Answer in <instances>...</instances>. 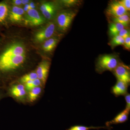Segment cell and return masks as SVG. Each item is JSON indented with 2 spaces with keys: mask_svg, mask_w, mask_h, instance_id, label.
Instances as JSON below:
<instances>
[{
  "mask_svg": "<svg viewBox=\"0 0 130 130\" xmlns=\"http://www.w3.org/2000/svg\"><path fill=\"white\" fill-rule=\"evenodd\" d=\"M106 12L108 16L111 18L121 16L128 13L118 1H114L110 3Z\"/></svg>",
  "mask_w": 130,
  "mask_h": 130,
  "instance_id": "ba28073f",
  "label": "cell"
},
{
  "mask_svg": "<svg viewBox=\"0 0 130 130\" xmlns=\"http://www.w3.org/2000/svg\"><path fill=\"white\" fill-rule=\"evenodd\" d=\"M113 72L117 80L123 81L129 85L130 68L128 66L120 62Z\"/></svg>",
  "mask_w": 130,
  "mask_h": 130,
  "instance_id": "8992f818",
  "label": "cell"
},
{
  "mask_svg": "<svg viewBox=\"0 0 130 130\" xmlns=\"http://www.w3.org/2000/svg\"><path fill=\"white\" fill-rule=\"evenodd\" d=\"M119 36L123 38L124 39L127 38L130 36V31L129 30L124 28L119 33Z\"/></svg>",
  "mask_w": 130,
  "mask_h": 130,
  "instance_id": "d4e9b609",
  "label": "cell"
},
{
  "mask_svg": "<svg viewBox=\"0 0 130 130\" xmlns=\"http://www.w3.org/2000/svg\"><path fill=\"white\" fill-rule=\"evenodd\" d=\"M42 13L46 19L50 20L53 18L56 11V7L52 2L45 3L40 7Z\"/></svg>",
  "mask_w": 130,
  "mask_h": 130,
  "instance_id": "30bf717a",
  "label": "cell"
},
{
  "mask_svg": "<svg viewBox=\"0 0 130 130\" xmlns=\"http://www.w3.org/2000/svg\"><path fill=\"white\" fill-rule=\"evenodd\" d=\"M37 76L36 73L31 72L29 74H26L21 77V81L23 83H26L29 81H33L37 78Z\"/></svg>",
  "mask_w": 130,
  "mask_h": 130,
  "instance_id": "7402d4cb",
  "label": "cell"
},
{
  "mask_svg": "<svg viewBox=\"0 0 130 130\" xmlns=\"http://www.w3.org/2000/svg\"><path fill=\"white\" fill-rule=\"evenodd\" d=\"M77 13V10L70 9L59 13L56 19V22L59 29L62 31L67 30L76 16Z\"/></svg>",
  "mask_w": 130,
  "mask_h": 130,
  "instance_id": "7a4b0ae2",
  "label": "cell"
},
{
  "mask_svg": "<svg viewBox=\"0 0 130 130\" xmlns=\"http://www.w3.org/2000/svg\"><path fill=\"white\" fill-rule=\"evenodd\" d=\"M124 43V39L119 35L112 37L109 42V44L112 48H114L118 46L123 45Z\"/></svg>",
  "mask_w": 130,
  "mask_h": 130,
  "instance_id": "ac0fdd59",
  "label": "cell"
},
{
  "mask_svg": "<svg viewBox=\"0 0 130 130\" xmlns=\"http://www.w3.org/2000/svg\"><path fill=\"white\" fill-rule=\"evenodd\" d=\"M130 111L126 109L120 113L111 121H107L106 123V126L111 127L113 124H121L125 123L128 120Z\"/></svg>",
  "mask_w": 130,
  "mask_h": 130,
  "instance_id": "7c38bea8",
  "label": "cell"
},
{
  "mask_svg": "<svg viewBox=\"0 0 130 130\" xmlns=\"http://www.w3.org/2000/svg\"><path fill=\"white\" fill-rule=\"evenodd\" d=\"M129 86L123 81L117 80L115 85L112 88L111 93L116 97L120 96H125L128 93Z\"/></svg>",
  "mask_w": 130,
  "mask_h": 130,
  "instance_id": "8fae6325",
  "label": "cell"
},
{
  "mask_svg": "<svg viewBox=\"0 0 130 130\" xmlns=\"http://www.w3.org/2000/svg\"><path fill=\"white\" fill-rule=\"evenodd\" d=\"M41 84V81L38 78L33 81H28L25 83L26 89L27 90L30 91L35 87L40 86Z\"/></svg>",
  "mask_w": 130,
  "mask_h": 130,
  "instance_id": "44dd1931",
  "label": "cell"
},
{
  "mask_svg": "<svg viewBox=\"0 0 130 130\" xmlns=\"http://www.w3.org/2000/svg\"><path fill=\"white\" fill-rule=\"evenodd\" d=\"M119 3L124 8L127 12L130 11V0H121L118 1Z\"/></svg>",
  "mask_w": 130,
  "mask_h": 130,
  "instance_id": "cb8c5ba5",
  "label": "cell"
},
{
  "mask_svg": "<svg viewBox=\"0 0 130 130\" xmlns=\"http://www.w3.org/2000/svg\"><path fill=\"white\" fill-rule=\"evenodd\" d=\"M62 2L65 6L70 7L78 5L79 1L77 0H64L62 1Z\"/></svg>",
  "mask_w": 130,
  "mask_h": 130,
  "instance_id": "603a6c76",
  "label": "cell"
},
{
  "mask_svg": "<svg viewBox=\"0 0 130 130\" xmlns=\"http://www.w3.org/2000/svg\"><path fill=\"white\" fill-rule=\"evenodd\" d=\"M125 28L124 26L118 23H111L109 26V34L111 37L118 35L119 33Z\"/></svg>",
  "mask_w": 130,
  "mask_h": 130,
  "instance_id": "9a60e30c",
  "label": "cell"
},
{
  "mask_svg": "<svg viewBox=\"0 0 130 130\" xmlns=\"http://www.w3.org/2000/svg\"><path fill=\"white\" fill-rule=\"evenodd\" d=\"M125 96L126 103V109L130 111V94L127 93Z\"/></svg>",
  "mask_w": 130,
  "mask_h": 130,
  "instance_id": "4316f807",
  "label": "cell"
},
{
  "mask_svg": "<svg viewBox=\"0 0 130 130\" xmlns=\"http://www.w3.org/2000/svg\"><path fill=\"white\" fill-rule=\"evenodd\" d=\"M13 2L15 5H20L21 4V1L20 0H14Z\"/></svg>",
  "mask_w": 130,
  "mask_h": 130,
  "instance_id": "f546056e",
  "label": "cell"
},
{
  "mask_svg": "<svg viewBox=\"0 0 130 130\" xmlns=\"http://www.w3.org/2000/svg\"><path fill=\"white\" fill-rule=\"evenodd\" d=\"M112 128L107 126H85L76 125L71 126L67 130H90V129H107L109 130L111 129Z\"/></svg>",
  "mask_w": 130,
  "mask_h": 130,
  "instance_id": "e0dca14e",
  "label": "cell"
},
{
  "mask_svg": "<svg viewBox=\"0 0 130 130\" xmlns=\"http://www.w3.org/2000/svg\"><path fill=\"white\" fill-rule=\"evenodd\" d=\"M112 22L118 23L126 27L128 26L130 23V17L128 13L121 16L111 18Z\"/></svg>",
  "mask_w": 130,
  "mask_h": 130,
  "instance_id": "2e32d148",
  "label": "cell"
},
{
  "mask_svg": "<svg viewBox=\"0 0 130 130\" xmlns=\"http://www.w3.org/2000/svg\"><path fill=\"white\" fill-rule=\"evenodd\" d=\"M124 47L128 50L130 49V36L124 39V43L123 45Z\"/></svg>",
  "mask_w": 130,
  "mask_h": 130,
  "instance_id": "83f0119b",
  "label": "cell"
},
{
  "mask_svg": "<svg viewBox=\"0 0 130 130\" xmlns=\"http://www.w3.org/2000/svg\"><path fill=\"white\" fill-rule=\"evenodd\" d=\"M55 25L53 22L47 24L44 27L36 32L35 40L38 43L42 42L51 38L55 31Z\"/></svg>",
  "mask_w": 130,
  "mask_h": 130,
  "instance_id": "5b68a950",
  "label": "cell"
},
{
  "mask_svg": "<svg viewBox=\"0 0 130 130\" xmlns=\"http://www.w3.org/2000/svg\"><path fill=\"white\" fill-rule=\"evenodd\" d=\"M8 12L7 5L4 3H0V22H2L6 19Z\"/></svg>",
  "mask_w": 130,
  "mask_h": 130,
  "instance_id": "ffe728a7",
  "label": "cell"
},
{
  "mask_svg": "<svg viewBox=\"0 0 130 130\" xmlns=\"http://www.w3.org/2000/svg\"><path fill=\"white\" fill-rule=\"evenodd\" d=\"M59 40L56 38H51L44 42L43 45V49L46 52H51L55 48Z\"/></svg>",
  "mask_w": 130,
  "mask_h": 130,
  "instance_id": "5bb4252c",
  "label": "cell"
},
{
  "mask_svg": "<svg viewBox=\"0 0 130 130\" xmlns=\"http://www.w3.org/2000/svg\"><path fill=\"white\" fill-rule=\"evenodd\" d=\"M25 94L26 91L24 89L20 91L19 92H17V93H14L12 95H14V96H16V97H20L24 96V95H25Z\"/></svg>",
  "mask_w": 130,
  "mask_h": 130,
  "instance_id": "f1b7e54d",
  "label": "cell"
},
{
  "mask_svg": "<svg viewBox=\"0 0 130 130\" xmlns=\"http://www.w3.org/2000/svg\"><path fill=\"white\" fill-rule=\"evenodd\" d=\"M120 63L118 57L115 55H103L97 59L96 71L99 73L106 71L113 72Z\"/></svg>",
  "mask_w": 130,
  "mask_h": 130,
  "instance_id": "6da1fadb",
  "label": "cell"
},
{
  "mask_svg": "<svg viewBox=\"0 0 130 130\" xmlns=\"http://www.w3.org/2000/svg\"><path fill=\"white\" fill-rule=\"evenodd\" d=\"M29 2V1H21V4H23V5H25V4H27Z\"/></svg>",
  "mask_w": 130,
  "mask_h": 130,
  "instance_id": "4dcf8cb0",
  "label": "cell"
},
{
  "mask_svg": "<svg viewBox=\"0 0 130 130\" xmlns=\"http://www.w3.org/2000/svg\"><path fill=\"white\" fill-rule=\"evenodd\" d=\"M41 91V89L40 87H36L32 89L29 94V100L31 102H33L36 100L38 95Z\"/></svg>",
  "mask_w": 130,
  "mask_h": 130,
  "instance_id": "d6986e66",
  "label": "cell"
},
{
  "mask_svg": "<svg viewBox=\"0 0 130 130\" xmlns=\"http://www.w3.org/2000/svg\"><path fill=\"white\" fill-rule=\"evenodd\" d=\"M24 89H25V87L23 85L21 84L18 85L13 86L11 89V92L12 94H13L14 93Z\"/></svg>",
  "mask_w": 130,
  "mask_h": 130,
  "instance_id": "484cf974",
  "label": "cell"
},
{
  "mask_svg": "<svg viewBox=\"0 0 130 130\" xmlns=\"http://www.w3.org/2000/svg\"><path fill=\"white\" fill-rule=\"evenodd\" d=\"M25 48L20 43H15L9 46L0 56V61L14 56L25 55Z\"/></svg>",
  "mask_w": 130,
  "mask_h": 130,
  "instance_id": "277c9868",
  "label": "cell"
},
{
  "mask_svg": "<svg viewBox=\"0 0 130 130\" xmlns=\"http://www.w3.org/2000/svg\"><path fill=\"white\" fill-rule=\"evenodd\" d=\"M24 11L21 8L14 6L12 8L9 14V20L12 22H19L23 19Z\"/></svg>",
  "mask_w": 130,
  "mask_h": 130,
  "instance_id": "4fadbf2b",
  "label": "cell"
},
{
  "mask_svg": "<svg viewBox=\"0 0 130 130\" xmlns=\"http://www.w3.org/2000/svg\"><path fill=\"white\" fill-rule=\"evenodd\" d=\"M25 58V55H24L0 61V71H7L14 70L24 63Z\"/></svg>",
  "mask_w": 130,
  "mask_h": 130,
  "instance_id": "3957f363",
  "label": "cell"
},
{
  "mask_svg": "<svg viewBox=\"0 0 130 130\" xmlns=\"http://www.w3.org/2000/svg\"><path fill=\"white\" fill-rule=\"evenodd\" d=\"M45 21V19L40 15L37 10L35 9H31L27 12L25 23L26 25L36 26L42 24Z\"/></svg>",
  "mask_w": 130,
  "mask_h": 130,
  "instance_id": "52a82bcc",
  "label": "cell"
},
{
  "mask_svg": "<svg viewBox=\"0 0 130 130\" xmlns=\"http://www.w3.org/2000/svg\"><path fill=\"white\" fill-rule=\"evenodd\" d=\"M50 65V63L48 61H44L40 63L37 70L36 73L37 74L38 78L42 81L43 84L45 83L46 80Z\"/></svg>",
  "mask_w": 130,
  "mask_h": 130,
  "instance_id": "9c48e42d",
  "label": "cell"
}]
</instances>
